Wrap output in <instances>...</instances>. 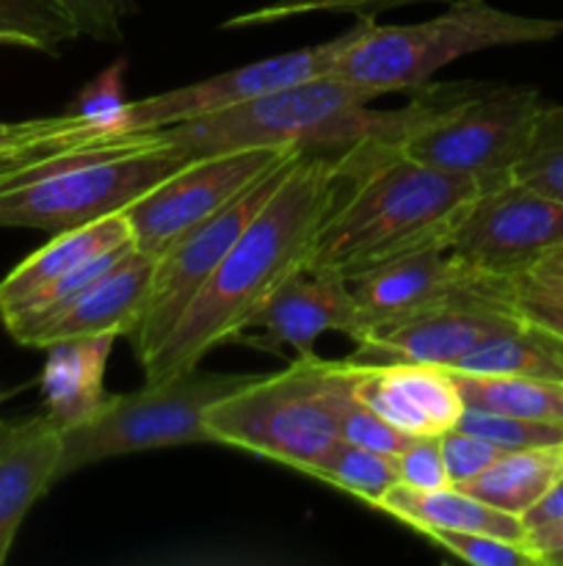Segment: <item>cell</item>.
Instances as JSON below:
<instances>
[{
    "label": "cell",
    "instance_id": "obj_1",
    "mask_svg": "<svg viewBox=\"0 0 563 566\" xmlns=\"http://www.w3.org/2000/svg\"><path fill=\"white\" fill-rule=\"evenodd\" d=\"M340 191L334 153H304L254 213L219 269L193 296L152 359L141 365L147 381L199 368L221 343L237 340L276 287L307 269L315 238Z\"/></svg>",
    "mask_w": 563,
    "mask_h": 566
},
{
    "label": "cell",
    "instance_id": "obj_2",
    "mask_svg": "<svg viewBox=\"0 0 563 566\" xmlns=\"http://www.w3.org/2000/svg\"><path fill=\"white\" fill-rule=\"evenodd\" d=\"M334 169L340 191L307 269L346 280L401 254L445 247L461 210L480 193L469 177L419 164L373 136L334 153Z\"/></svg>",
    "mask_w": 563,
    "mask_h": 566
},
{
    "label": "cell",
    "instance_id": "obj_3",
    "mask_svg": "<svg viewBox=\"0 0 563 566\" xmlns=\"http://www.w3.org/2000/svg\"><path fill=\"white\" fill-rule=\"evenodd\" d=\"M541 105L533 86L431 81L412 92L379 138L419 164L469 177L486 191L513 182V166Z\"/></svg>",
    "mask_w": 563,
    "mask_h": 566
},
{
    "label": "cell",
    "instance_id": "obj_4",
    "mask_svg": "<svg viewBox=\"0 0 563 566\" xmlns=\"http://www.w3.org/2000/svg\"><path fill=\"white\" fill-rule=\"evenodd\" d=\"M557 36H563V20L513 14L486 0H450L442 14L412 25H381L375 14H359L329 75L375 97L417 92L442 66L464 55Z\"/></svg>",
    "mask_w": 563,
    "mask_h": 566
},
{
    "label": "cell",
    "instance_id": "obj_5",
    "mask_svg": "<svg viewBox=\"0 0 563 566\" xmlns=\"http://www.w3.org/2000/svg\"><path fill=\"white\" fill-rule=\"evenodd\" d=\"M348 390L346 359L298 354L279 374H259L219 398L202 423L215 446L270 459L309 479L340 442V409Z\"/></svg>",
    "mask_w": 563,
    "mask_h": 566
},
{
    "label": "cell",
    "instance_id": "obj_6",
    "mask_svg": "<svg viewBox=\"0 0 563 566\" xmlns=\"http://www.w3.org/2000/svg\"><path fill=\"white\" fill-rule=\"evenodd\" d=\"M373 92L331 75L293 83L248 103L166 127L177 147L191 155L226 149L301 147L304 153H340L353 142L381 136L395 111H375Z\"/></svg>",
    "mask_w": 563,
    "mask_h": 566
},
{
    "label": "cell",
    "instance_id": "obj_7",
    "mask_svg": "<svg viewBox=\"0 0 563 566\" xmlns=\"http://www.w3.org/2000/svg\"><path fill=\"white\" fill-rule=\"evenodd\" d=\"M193 158L171 142L166 127L138 130L116 147L0 191V227H31L50 235L72 230L127 208Z\"/></svg>",
    "mask_w": 563,
    "mask_h": 566
},
{
    "label": "cell",
    "instance_id": "obj_8",
    "mask_svg": "<svg viewBox=\"0 0 563 566\" xmlns=\"http://www.w3.org/2000/svg\"><path fill=\"white\" fill-rule=\"evenodd\" d=\"M259 374H213L182 370L160 381H147L141 390L105 396L86 423L64 431V457L59 481L94 462L114 457L155 451L174 446H204V412L219 398L246 387Z\"/></svg>",
    "mask_w": 563,
    "mask_h": 566
},
{
    "label": "cell",
    "instance_id": "obj_9",
    "mask_svg": "<svg viewBox=\"0 0 563 566\" xmlns=\"http://www.w3.org/2000/svg\"><path fill=\"white\" fill-rule=\"evenodd\" d=\"M298 155L276 164L268 175H263L246 191L237 193L219 213H213L210 219L199 221L196 227L182 232L160 258H155V274L152 282H149L147 302H144L136 326L127 335L138 363L144 365L158 354V348L171 335V329L182 318L188 304L202 291L210 274L219 269L224 254L241 238L248 221L254 219V213L268 202V197L276 191V186H279L282 177L287 175V169H290Z\"/></svg>",
    "mask_w": 563,
    "mask_h": 566
},
{
    "label": "cell",
    "instance_id": "obj_10",
    "mask_svg": "<svg viewBox=\"0 0 563 566\" xmlns=\"http://www.w3.org/2000/svg\"><path fill=\"white\" fill-rule=\"evenodd\" d=\"M298 153L304 149L252 147L199 155L121 208V216L130 224L132 247L149 258H160L182 232L219 213L276 164Z\"/></svg>",
    "mask_w": 563,
    "mask_h": 566
},
{
    "label": "cell",
    "instance_id": "obj_11",
    "mask_svg": "<svg viewBox=\"0 0 563 566\" xmlns=\"http://www.w3.org/2000/svg\"><path fill=\"white\" fill-rule=\"evenodd\" d=\"M563 243V202L519 182L480 191L447 235L445 249L469 271L513 282Z\"/></svg>",
    "mask_w": 563,
    "mask_h": 566
},
{
    "label": "cell",
    "instance_id": "obj_12",
    "mask_svg": "<svg viewBox=\"0 0 563 566\" xmlns=\"http://www.w3.org/2000/svg\"><path fill=\"white\" fill-rule=\"evenodd\" d=\"M346 282L351 285L353 302L362 318V335H368L375 326L392 324V321L408 318V315L425 313L442 304L506 296L513 291V282L475 274L445 247L401 254L362 274H353Z\"/></svg>",
    "mask_w": 563,
    "mask_h": 566
},
{
    "label": "cell",
    "instance_id": "obj_13",
    "mask_svg": "<svg viewBox=\"0 0 563 566\" xmlns=\"http://www.w3.org/2000/svg\"><path fill=\"white\" fill-rule=\"evenodd\" d=\"M346 44L348 31L340 33L337 39H329V42L252 61L246 66L208 77V81L169 88V92L152 94V97L130 99V127L132 130H160V127L182 125V122L199 119V116L263 97V94L276 92V88L329 75L331 64H334Z\"/></svg>",
    "mask_w": 563,
    "mask_h": 566
},
{
    "label": "cell",
    "instance_id": "obj_14",
    "mask_svg": "<svg viewBox=\"0 0 563 566\" xmlns=\"http://www.w3.org/2000/svg\"><path fill=\"white\" fill-rule=\"evenodd\" d=\"M522 326L513 291L506 296H484L442 304L392 324L375 326L357 340V359H406L450 368L486 337Z\"/></svg>",
    "mask_w": 563,
    "mask_h": 566
},
{
    "label": "cell",
    "instance_id": "obj_15",
    "mask_svg": "<svg viewBox=\"0 0 563 566\" xmlns=\"http://www.w3.org/2000/svg\"><path fill=\"white\" fill-rule=\"evenodd\" d=\"M351 396L408 437H442L464 412L456 376L406 359H346Z\"/></svg>",
    "mask_w": 563,
    "mask_h": 566
},
{
    "label": "cell",
    "instance_id": "obj_16",
    "mask_svg": "<svg viewBox=\"0 0 563 566\" xmlns=\"http://www.w3.org/2000/svg\"><path fill=\"white\" fill-rule=\"evenodd\" d=\"M248 329L257 332H243L237 340L259 352L282 354V348L290 346L298 354H309L326 332H342L357 340L362 335V318L346 276L301 269L276 287Z\"/></svg>",
    "mask_w": 563,
    "mask_h": 566
},
{
    "label": "cell",
    "instance_id": "obj_17",
    "mask_svg": "<svg viewBox=\"0 0 563 566\" xmlns=\"http://www.w3.org/2000/svg\"><path fill=\"white\" fill-rule=\"evenodd\" d=\"M64 431L47 412L0 420V566L39 497L59 484Z\"/></svg>",
    "mask_w": 563,
    "mask_h": 566
},
{
    "label": "cell",
    "instance_id": "obj_18",
    "mask_svg": "<svg viewBox=\"0 0 563 566\" xmlns=\"http://www.w3.org/2000/svg\"><path fill=\"white\" fill-rule=\"evenodd\" d=\"M155 274V258L132 249L108 274L72 298L64 310L28 332L20 340L25 348H50L61 340L88 335H130L147 302L149 282Z\"/></svg>",
    "mask_w": 563,
    "mask_h": 566
},
{
    "label": "cell",
    "instance_id": "obj_19",
    "mask_svg": "<svg viewBox=\"0 0 563 566\" xmlns=\"http://www.w3.org/2000/svg\"><path fill=\"white\" fill-rule=\"evenodd\" d=\"M127 243H132V235L121 210L99 216V219L72 227V230L55 232L42 249L28 254L20 265H14L0 280V321L20 310L36 293L47 291L59 280L75 274L88 260L127 247Z\"/></svg>",
    "mask_w": 563,
    "mask_h": 566
},
{
    "label": "cell",
    "instance_id": "obj_20",
    "mask_svg": "<svg viewBox=\"0 0 563 566\" xmlns=\"http://www.w3.org/2000/svg\"><path fill=\"white\" fill-rule=\"evenodd\" d=\"M116 337L119 335L105 332V335L72 337V340L44 348L47 359H44L39 387H42L44 412L61 431L86 423L108 396L105 368H108Z\"/></svg>",
    "mask_w": 563,
    "mask_h": 566
},
{
    "label": "cell",
    "instance_id": "obj_21",
    "mask_svg": "<svg viewBox=\"0 0 563 566\" xmlns=\"http://www.w3.org/2000/svg\"><path fill=\"white\" fill-rule=\"evenodd\" d=\"M375 512L408 525L417 534H428V531H472V534H491L511 542L528 539V528H524L522 517L478 501L469 492H464L461 486L414 490V486L397 481L375 503Z\"/></svg>",
    "mask_w": 563,
    "mask_h": 566
},
{
    "label": "cell",
    "instance_id": "obj_22",
    "mask_svg": "<svg viewBox=\"0 0 563 566\" xmlns=\"http://www.w3.org/2000/svg\"><path fill=\"white\" fill-rule=\"evenodd\" d=\"M563 475V446L506 451L478 479L461 486L500 512L524 517Z\"/></svg>",
    "mask_w": 563,
    "mask_h": 566
},
{
    "label": "cell",
    "instance_id": "obj_23",
    "mask_svg": "<svg viewBox=\"0 0 563 566\" xmlns=\"http://www.w3.org/2000/svg\"><path fill=\"white\" fill-rule=\"evenodd\" d=\"M447 370L467 376H530L563 381V346L522 324L486 337Z\"/></svg>",
    "mask_w": 563,
    "mask_h": 566
},
{
    "label": "cell",
    "instance_id": "obj_24",
    "mask_svg": "<svg viewBox=\"0 0 563 566\" xmlns=\"http://www.w3.org/2000/svg\"><path fill=\"white\" fill-rule=\"evenodd\" d=\"M456 376L464 407L511 415V418L563 423V381L530 379V376Z\"/></svg>",
    "mask_w": 563,
    "mask_h": 566
},
{
    "label": "cell",
    "instance_id": "obj_25",
    "mask_svg": "<svg viewBox=\"0 0 563 566\" xmlns=\"http://www.w3.org/2000/svg\"><path fill=\"white\" fill-rule=\"evenodd\" d=\"M309 479L323 481V484L357 497L364 506L375 509L384 492L401 481V473H397V457H386V453H375L340 440L334 451L309 473Z\"/></svg>",
    "mask_w": 563,
    "mask_h": 566
},
{
    "label": "cell",
    "instance_id": "obj_26",
    "mask_svg": "<svg viewBox=\"0 0 563 566\" xmlns=\"http://www.w3.org/2000/svg\"><path fill=\"white\" fill-rule=\"evenodd\" d=\"M511 180L563 202V103L541 105Z\"/></svg>",
    "mask_w": 563,
    "mask_h": 566
},
{
    "label": "cell",
    "instance_id": "obj_27",
    "mask_svg": "<svg viewBox=\"0 0 563 566\" xmlns=\"http://www.w3.org/2000/svg\"><path fill=\"white\" fill-rule=\"evenodd\" d=\"M70 39H77L75 25L53 0H0V48L55 55Z\"/></svg>",
    "mask_w": 563,
    "mask_h": 566
},
{
    "label": "cell",
    "instance_id": "obj_28",
    "mask_svg": "<svg viewBox=\"0 0 563 566\" xmlns=\"http://www.w3.org/2000/svg\"><path fill=\"white\" fill-rule=\"evenodd\" d=\"M456 429L480 437V440L495 442V446L502 448V451L563 446V423L511 418V415H497V412H486V409H472V407H464Z\"/></svg>",
    "mask_w": 563,
    "mask_h": 566
},
{
    "label": "cell",
    "instance_id": "obj_29",
    "mask_svg": "<svg viewBox=\"0 0 563 566\" xmlns=\"http://www.w3.org/2000/svg\"><path fill=\"white\" fill-rule=\"evenodd\" d=\"M423 536L434 542L439 551L456 556L458 562L475 566H544L524 542L500 539V536L491 534H472V531H428Z\"/></svg>",
    "mask_w": 563,
    "mask_h": 566
},
{
    "label": "cell",
    "instance_id": "obj_30",
    "mask_svg": "<svg viewBox=\"0 0 563 566\" xmlns=\"http://www.w3.org/2000/svg\"><path fill=\"white\" fill-rule=\"evenodd\" d=\"M408 3H428V0H270V3L259 6V9L230 17L221 28L274 25V22L304 14H379L384 9H395V6Z\"/></svg>",
    "mask_w": 563,
    "mask_h": 566
},
{
    "label": "cell",
    "instance_id": "obj_31",
    "mask_svg": "<svg viewBox=\"0 0 563 566\" xmlns=\"http://www.w3.org/2000/svg\"><path fill=\"white\" fill-rule=\"evenodd\" d=\"M125 59L105 66V70L77 94L70 111H75L83 119L94 122V125L108 127V130L130 133V99L125 97Z\"/></svg>",
    "mask_w": 563,
    "mask_h": 566
},
{
    "label": "cell",
    "instance_id": "obj_32",
    "mask_svg": "<svg viewBox=\"0 0 563 566\" xmlns=\"http://www.w3.org/2000/svg\"><path fill=\"white\" fill-rule=\"evenodd\" d=\"M340 440L351 442V446L368 448V451L386 453V457H397L403 448L412 442V437L397 431L395 426L386 423L384 418L359 403L348 390L346 401L340 409Z\"/></svg>",
    "mask_w": 563,
    "mask_h": 566
},
{
    "label": "cell",
    "instance_id": "obj_33",
    "mask_svg": "<svg viewBox=\"0 0 563 566\" xmlns=\"http://www.w3.org/2000/svg\"><path fill=\"white\" fill-rule=\"evenodd\" d=\"M66 20L75 25L77 36L94 42H121L127 17L136 14V0H53Z\"/></svg>",
    "mask_w": 563,
    "mask_h": 566
},
{
    "label": "cell",
    "instance_id": "obj_34",
    "mask_svg": "<svg viewBox=\"0 0 563 566\" xmlns=\"http://www.w3.org/2000/svg\"><path fill=\"white\" fill-rule=\"evenodd\" d=\"M439 446L450 486H464L467 481L478 479L484 470H489L491 464L506 453L502 448H497L495 442L480 440V437L467 434V431L458 429L445 431V434L439 437Z\"/></svg>",
    "mask_w": 563,
    "mask_h": 566
},
{
    "label": "cell",
    "instance_id": "obj_35",
    "mask_svg": "<svg viewBox=\"0 0 563 566\" xmlns=\"http://www.w3.org/2000/svg\"><path fill=\"white\" fill-rule=\"evenodd\" d=\"M397 473H401V484L414 486V490L450 486L439 437H412V442L397 453Z\"/></svg>",
    "mask_w": 563,
    "mask_h": 566
},
{
    "label": "cell",
    "instance_id": "obj_36",
    "mask_svg": "<svg viewBox=\"0 0 563 566\" xmlns=\"http://www.w3.org/2000/svg\"><path fill=\"white\" fill-rule=\"evenodd\" d=\"M513 302H517V315L524 326L563 346V307L550 302H535V298H522L517 293H513Z\"/></svg>",
    "mask_w": 563,
    "mask_h": 566
},
{
    "label": "cell",
    "instance_id": "obj_37",
    "mask_svg": "<svg viewBox=\"0 0 563 566\" xmlns=\"http://www.w3.org/2000/svg\"><path fill=\"white\" fill-rule=\"evenodd\" d=\"M513 293L522 298H535V302H550L563 307V280H550V276H519V280H513Z\"/></svg>",
    "mask_w": 563,
    "mask_h": 566
},
{
    "label": "cell",
    "instance_id": "obj_38",
    "mask_svg": "<svg viewBox=\"0 0 563 566\" xmlns=\"http://www.w3.org/2000/svg\"><path fill=\"white\" fill-rule=\"evenodd\" d=\"M555 520H563V475L555 481L550 492L530 509L528 514L522 517L524 528H539V525L555 523Z\"/></svg>",
    "mask_w": 563,
    "mask_h": 566
},
{
    "label": "cell",
    "instance_id": "obj_39",
    "mask_svg": "<svg viewBox=\"0 0 563 566\" xmlns=\"http://www.w3.org/2000/svg\"><path fill=\"white\" fill-rule=\"evenodd\" d=\"M524 545H528L530 551L541 558V564H544L546 556L563 551V520L539 525V528H530Z\"/></svg>",
    "mask_w": 563,
    "mask_h": 566
},
{
    "label": "cell",
    "instance_id": "obj_40",
    "mask_svg": "<svg viewBox=\"0 0 563 566\" xmlns=\"http://www.w3.org/2000/svg\"><path fill=\"white\" fill-rule=\"evenodd\" d=\"M22 175V155L17 153L14 144L6 138L0 142V191H9Z\"/></svg>",
    "mask_w": 563,
    "mask_h": 566
},
{
    "label": "cell",
    "instance_id": "obj_41",
    "mask_svg": "<svg viewBox=\"0 0 563 566\" xmlns=\"http://www.w3.org/2000/svg\"><path fill=\"white\" fill-rule=\"evenodd\" d=\"M524 276H550V280H563V243L552 249V252Z\"/></svg>",
    "mask_w": 563,
    "mask_h": 566
},
{
    "label": "cell",
    "instance_id": "obj_42",
    "mask_svg": "<svg viewBox=\"0 0 563 566\" xmlns=\"http://www.w3.org/2000/svg\"><path fill=\"white\" fill-rule=\"evenodd\" d=\"M544 566H563V551L561 553H552V556L544 558Z\"/></svg>",
    "mask_w": 563,
    "mask_h": 566
},
{
    "label": "cell",
    "instance_id": "obj_43",
    "mask_svg": "<svg viewBox=\"0 0 563 566\" xmlns=\"http://www.w3.org/2000/svg\"><path fill=\"white\" fill-rule=\"evenodd\" d=\"M11 125H14V122H0V142H3V138L9 136V133H11Z\"/></svg>",
    "mask_w": 563,
    "mask_h": 566
},
{
    "label": "cell",
    "instance_id": "obj_44",
    "mask_svg": "<svg viewBox=\"0 0 563 566\" xmlns=\"http://www.w3.org/2000/svg\"><path fill=\"white\" fill-rule=\"evenodd\" d=\"M6 398H9V392H0V403H3Z\"/></svg>",
    "mask_w": 563,
    "mask_h": 566
}]
</instances>
